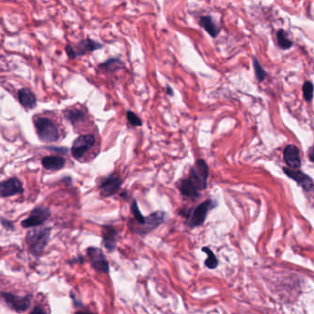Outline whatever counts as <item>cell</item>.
<instances>
[{"label":"cell","instance_id":"1","mask_svg":"<svg viewBox=\"0 0 314 314\" xmlns=\"http://www.w3.org/2000/svg\"><path fill=\"white\" fill-rule=\"evenodd\" d=\"M51 227L33 228L30 230L26 235V243L28 244L30 252L36 257H41L43 254L46 246L50 242Z\"/></svg>","mask_w":314,"mask_h":314},{"label":"cell","instance_id":"2","mask_svg":"<svg viewBox=\"0 0 314 314\" xmlns=\"http://www.w3.org/2000/svg\"><path fill=\"white\" fill-rule=\"evenodd\" d=\"M34 126L39 139L44 143L57 142L60 138V132L57 124L48 117L34 116Z\"/></svg>","mask_w":314,"mask_h":314},{"label":"cell","instance_id":"3","mask_svg":"<svg viewBox=\"0 0 314 314\" xmlns=\"http://www.w3.org/2000/svg\"><path fill=\"white\" fill-rule=\"evenodd\" d=\"M166 219L167 213L164 211L158 210L152 212L148 217H146V221L142 225H138L135 222L129 221L128 227L133 233L145 236L150 234V232L160 227L166 221Z\"/></svg>","mask_w":314,"mask_h":314},{"label":"cell","instance_id":"4","mask_svg":"<svg viewBox=\"0 0 314 314\" xmlns=\"http://www.w3.org/2000/svg\"><path fill=\"white\" fill-rule=\"evenodd\" d=\"M213 207V202L211 200H207L200 204L199 206L195 207L193 210H186L183 209L179 213L188 220V226L190 228H196L202 226L207 219L208 211Z\"/></svg>","mask_w":314,"mask_h":314},{"label":"cell","instance_id":"5","mask_svg":"<svg viewBox=\"0 0 314 314\" xmlns=\"http://www.w3.org/2000/svg\"><path fill=\"white\" fill-rule=\"evenodd\" d=\"M103 48V44L92 39H84L77 43L75 46L67 44L65 46V53L70 59H76L77 57H83L89 53L100 50Z\"/></svg>","mask_w":314,"mask_h":314},{"label":"cell","instance_id":"6","mask_svg":"<svg viewBox=\"0 0 314 314\" xmlns=\"http://www.w3.org/2000/svg\"><path fill=\"white\" fill-rule=\"evenodd\" d=\"M208 175L209 169L207 162L204 159H198L192 167L190 171V176L188 178L192 181L193 185L201 192L207 189Z\"/></svg>","mask_w":314,"mask_h":314},{"label":"cell","instance_id":"7","mask_svg":"<svg viewBox=\"0 0 314 314\" xmlns=\"http://www.w3.org/2000/svg\"><path fill=\"white\" fill-rule=\"evenodd\" d=\"M50 208L44 206L36 207L31 210L28 217L22 221V227L24 228H37L43 225L50 218Z\"/></svg>","mask_w":314,"mask_h":314},{"label":"cell","instance_id":"8","mask_svg":"<svg viewBox=\"0 0 314 314\" xmlns=\"http://www.w3.org/2000/svg\"><path fill=\"white\" fill-rule=\"evenodd\" d=\"M1 296L3 300L6 302L7 307L18 314L24 313L28 310L33 297L31 294H28L26 296H19L13 293L4 291L1 293Z\"/></svg>","mask_w":314,"mask_h":314},{"label":"cell","instance_id":"9","mask_svg":"<svg viewBox=\"0 0 314 314\" xmlns=\"http://www.w3.org/2000/svg\"><path fill=\"white\" fill-rule=\"evenodd\" d=\"M86 252L90 263L96 271L100 272L103 274H109L110 264L108 263L105 254L103 253V251L100 248L91 246L87 248Z\"/></svg>","mask_w":314,"mask_h":314},{"label":"cell","instance_id":"10","mask_svg":"<svg viewBox=\"0 0 314 314\" xmlns=\"http://www.w3.org/2000/svg\"><path fill=\"white\" fill-rule=\"evenodd\" d=\"M96 138L93 135H80L73 142L71 148L72 157L77 160H81L86 153L93 148Z\"/></svg>","mask_w":314,"mask_h":314},{"label":"cell","instance_id":"11","mask_svg":"<svg viewBox=\"0 0 314 314\" xmlns=\"http://www.w3.org/2000/svg\"><path fill=\"white\" fill-rule=\"evenodd\" d=\"M122 184H123V180L118 174L112 173L108 175L107 177L103 178V180L101 181L99 187L101 196L103 197L113 196L115 193L120 191Z\"/></svg>","mask_w":314,"mask_h":314},{"label":"cell","instance_id":"12","mask_svg":"<svg viewBox=\"0 0 314 314\" xmlns=\"http://www.w3.org/2000/svg\"><path fill=\"white\" fill-rule=\"evenodd\" d=\"M24 193V188L21 180L17 177H11L0 183V196L1 198L11 197L17 194Z\"/></svg>","mask_w":314,"mask_h":314},{"label":"cell","instance_id":"13","mask_svg":"<svg viewBox=\"0 0 314 314\" xmlns=\"http://www.w3.org/2000/svg\"><path fill=\"white\" fill-rule=\"evenodd\" d=\"M283 171L289 178L294 180L296 183H298L305 191H311L314 187V182L310 176L305 174L304 172L300 171V170H291V169H286L284 168Z\"/></svg>","mask_w":314,"mask_h":314},{"label":"cell","instance_id":"14","mask_svg":"<svg viewBox=\"0 0 314 314\" xmlns=\"http://www.w3.org/2000/svg\"><path fill=\"white\" fill-rule=\"evenodd\" d=\"M118 231L110 225L102 227V243L109 252H113L117 246Z\"/></svg>","mask_w":314,"mask_h":314},{"label":"cell","instance_id":"15","mask_svg":"<svg viewBox=\"0 0 314 314\" xmlns=\"http://www.w3.org/2000/svg\"><path fill=\"white\" fill-rule=\"evenodd\" d=\"M284 160L286 165L291 170L300 169L301 161H300V150L299 148L295 145H288L284 150Z\"/></svg>","mask_w":314,"mask_h":314},{"label":"cell","instance_id":"16","mask_svg":"<svg viewBox=\"0 0 314 314\" xmlns=\"http://www.w3.org/2000/svg\"><path fill=\"white\" fill-rule=\"evenodd\" d=\"M181 194L189 199H196L200 196V191L189 178L181 180L177 185Z\"/></svg>","mask_w":314,"mask_h":314},{"label":"cell","instance_id":"17","mask_svg":"<svg viewBox=\"0 0 314 314\" xmlns=\"http://www.w3.org/2000/svg\"><path fill=\"white\" fill-rule=\"evenodd\" d=\"M18 100L22 107L26 110L34 109L37 105L35 94L28 88H22L18 92Z\"/></svg>","mask_w":314,"mask_h":314},{"label":"cell","instance_id":"18","mask_svg":"<svg viewBox=\"0 0 314 314\" xmlns=\"http://www.w3.org/2000/svg\"><path fill=\"white\" fill-rule=\"evenodd\" d=\"M65 164H66V160L62 156L50 155V156H45L42 158V165L47 171H59L63 169Z\"/></svg>","mask_w":314,"mask_h":314},{"label":"cell","instance_id":"19","mask_svg":"<svg viewBox=\"0 0 314 314\" xmlns=\"http://www.w3.org/2000/svg\"><path fill=\"white\" fill-rule=\"evenodd\" d=\"M200 25L206 30L207 33L212 38H216L220 33V30L215 24L213 19L210 16H204L200 19Z\"/></svg>","mask_w":314,"mask_h":314},{"label":"cell","instance_id":"20","mask_svg":"<svg viewBox=\"0 0 314 314\" xmlns=\"http://www.w3.org/2000/svg\"><path fill=\"white\" fill-rule=\"evenodd\" d=\"M64 115L67 121L70 122L73 126H77L80 122L84 121L85 113L80 109H68L64 111Z\"/></svg>","mask_w":314,"mask_h":314},{"label":"cell","instance_id":"21","mask_svg":"<svg viewBox=\"0 0 314 314\" xmlns=\"http://www.w3.org/2000/svg\"><path fill=\"white\" fill-rule=\"evenodd\" d=\"M124 67V63L120 58L118 57H111L108 58L106 61L102 62L101 64H99V68L101 70L107 72H114L123 68Z\"/></svg>","mask_w":314,"mask_h":314},{"label":"cell","instance_id":"22","mask_svg":"<svg viewBox=\"0 0 314 314\" xmlns=\"http://www.w3.org/2000/svg\"><path fill=\"white\" fill-rule=\"evenodd\" d=\"M277 41H278V45L281 49L287 50L289 48H291L293 43L286 37L285 31L284 30H279L277 32Z\"/></svg>","mask_w":314,"mask_h":314},{"label":"cell","instance_id":"23","mask_svg":"<svg viewBox=\"0 0 314 314\" xmlns=\"http://www.w3.org/2000/svg\"><path fill=\"white\" fill-rule=\"evenodd\" d=\"M131 212H132V214L135 218V220H132V221L135 222L136 224H138V225H142V224L145 223L146 217L140 212L136 200H133L132 203H131Z\"/></svg>","mask_w":314,"mask_h":314},{"label":"cell","instance_id":"24","mask_svg":"<svg viewBox=\"0 0 314 314\" xmlns=\"http://www.w3.org/2000/svg\"><path fill=\"white\" fill-rule=\"evenodd\" d=\"M202 251H203L204 252H206L207 254V259L206 260V262H205L206 266H207V268H209V269H215V268L218 266L219 262H218L217 257L215 256L213 251L210 250L208 247H203Z\"/></svg>","mask_w":314,"mask_h":314},{"label":"cell","instance_id":"25","mask_svg":"<svg viewBox=\"0 0 314 314\" xmlns=\"http://www.w3.org/2000/svg\"><path fill=\"white\" fill-rule=\"evenodd\" d=\"M303 96L306 101H311L314 97V85L311 81H306L302 86Z\"/></svg>","mask_w":314,"mask_h":314},{"label":"cell","instance_id":"26","mask_svg":"<svg viewBox=\"0 0 314 314\" xmlns=\"http://www.w3.org/2000/svg\"><path fill=\"white\" fill-rule=\"evenodd\" d=\"M253 66H254V70H255V75H256V78L259 81H264L265 78L267 77V74L266 72L264 71V68L262 67V65L259 63L258 59L257 58H253Z\"/></svg>","mask_w":314,"mask_h":314},{"label":"cell","instance_id":"27","mask_svg":"<svg viewBox=\"0 0 314 314\" xmlns=\"http://www.w3.org/2000/svg\"><path fill=\"white\" fill-rule=\"evenodd\" d=\"M126 118H127V121H128L129 124H130L132 126L139 127V126H142V120H141L134 112H132V111H127V112H126Z\"/></svg>","mask_w":314,"mask_h":314},{"label":"cell","instance_id":"28","mask_svg":"<svg viewBox=\"0 0 314 314\" xmlns=\"http://www.w3.org/2000/svg\"><path fill=\"white\" fill-rule=\"evenodd\" d=\"M1 224L5 228H7V230H14V224L10 220H8L7 219H5L4 217H1Z\"/></svg>","mask_w":314,"mask_h":314},{"label":"cell","instance_id":"29","mask_svg":"<svg viewBox=\"0 0 314 314\" xmlns=\"http://www.w3.org/2000/svg\"><path fill=\"white\" fill-rule=\"evenodd\" d=\"M46 149L48 150H51V151H57L58 153L63 154V155L66 154L68 152V149L64 148V147H60V148H58V147H46Z\"/></svg>","mask_w":314,"mask_h":314},{"label":"cell","instance_id":"30","mask_svg":"<svg viewBox=\"0 0 314 314\" xmlns=\"http://www.w3.org/2000/svg\"><path fill=\"white\" fill-rule=\"evenodd\" d=\"M29 314H48L41 305H36Z\"/></svg>","mask_w":314,"mask_h":314},{"label":"cell","instance_id":"31","mask_svg":"<svg viewBox=\"0 0 314 314\" xmlns=\"http://www.w3.org/2000/svg\"><path fill=\"white\" fill-rule=\"evenodd\" d=\"M70 297H71L72 301H73V303H74V306H76V307H82V306H83V303H82L80 300L77 299V297H76L74 291L70 292Z\"/></svg>","mask_w":314,"mask_h":314},{"label":"cell","instance_id":"32","mask_svg":"<svg viewBox=\"0 0 314 314\" xmlns=\"http://www.w3.org/2000/svg\"><path fill=\"white\" fill-rule=\"evenodd\" d=\"M83 261H84V257L79 256L78 258H73L71 260H69L67 263L70 264H77V263H83Z\"/></svg>","mask_w":314,"mask_h":314},{"label":"cell","instance_id":"33","mask_svg":"<svg viewBox=\"0 0 314 314\" xmlns=\"http://www.w3.org/2000/svg\"><path fill=\"white\" fill-rule=\"evenodd\" d=\"M309 158L312 162L314 163V146L311 148V150L309 151Z\"/></svg>","mask_w":314,"mask_h":314},{"label":"cell","instance_id":"34","mask_svg":"<svg viewBox=\"0 0 314 314\" xmlns=\"http://www.w3.org/2000/svg\"><path fill=\"white\" fill-rule=\"evenodd\" d=\"M166 92H167V94H168L169 96H171V97H172V96L174 95V92H173L172 88L170 87V86H167V87H166Z\"/></svg>","mask_w":314,"mask_h":314},{"label":"cell","instance_id":"35","mask_svg":"<svg viewBox=\"0 0 314 314\" xmlns=\"http://www.w3.org/2000/svg\"><path fill=\"white\" fill-rule=\"evenodd\" d=\"M75 314H93L92 312H86V311H79V312H77Z\"/></svg>","mask_w":314,"mask_h":314}]
</instances>
